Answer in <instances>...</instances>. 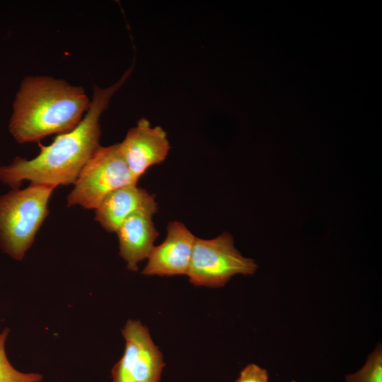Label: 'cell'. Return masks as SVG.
Instances as JSON below:
<instances>
[{
  "mask_svg": "<svg viewBox=\"0 0 382 382\" xmlns=\"http://www.w3.org/2000/svg\"><path fill=\"white\" fill-rule=\"evenodd\" d=\"M119 145L137 181L150 167L164 161L170 149L166 132L160 126H152L146 118L140 119L130 128Z\"/></svg>",
  "mask_w": 382,
  "mask_h": 382,
  "instance_id": "7",
  "label": "cell"
},
{
  "mask_svg": "<svg viewBox=\"0 0 382 382\" xmlns=\"http://www.w3.org/2000/svg\"><path fill=\"white\" fill-rule=\"evenodd\" d=\"M346 382H382V347L378 344L358 371L346 376Z\"/></svg>",
  "mask_w": 382,
  "mask_h": 382,
  "instance_id": "12",
  "label": "cell"
},
{
  "mask_svg": "<svg viewBox=\"0 0 382 382\" xmlns=\"http://www.w3.org/2000/svg\"><path fill=\"white\" fill-rule=\"evenodd\" d=\"M57 187L30 183L0 196V248L22 260L49 214L48 203Z\"/></svg>",
  "mask_w": 382,
  "mask_h": 382,
  "instance_id": "3",
  "label": "cell"
},
{
  "mask_svg": "<svg viewBox=\"0 0 382 382\" xmlns=\"http://www.w3.org/2000/svg\"><path fill=\"white\" fill-rule=\"evenodd\" d=\"M132 69L107 88L95 86L89 108L79 125L58 134L48 146L40 144V151L35 158L28 160L17 156L9 165L0 166V181L11 189L20 188L24 180L55 187L74 184L86 163L100 146V117Z\"/></svg>",
  "mask_w": 382,
  "mask_h": 382,
  "instance_id": "1",
  "label": "cell"
},
{
  "mask_svg": "<svg viewBox=\"0 0 382 382\" xmlns=\"http://www.w3.org/2000/svg\"><path fill=\"white\" fill-rule=\"evenodd\" d=\"M122 334L125 351L111 370L112 382H159L166 364L148 328L139 320H129Z\"/></svg>",
  "mask_w": 382,
  "mask_h": 382,
  "instance_id": "6",
  "label": "cell"
},
{
  "mask_svg": "<svg viewBox=\"0 0 382 382\" xmlns=\"http://www.w3.org/2000/svg\"><path fill=\"white\" fill-rule=\"evenodd\" d=\"M156 202L155 197L137 184L110 192L95 209V220L108 232H116L120 225L137 210Z\"/></svg>",
  "mask_w": 382,
  "mask_h": 382,
  "instance_id": "10",
  "label": "cell"
},
{
  "mask_svg": "<svg viewBox=\"0 0 382 382\" xmlns=\"http://www.w3.org/2000/svg\"><path fill=\"white\" fill-rule=\"evenodd\" d=\"M81 86L51 76H28L16 96L8 130L19 144L73 129L89 108Z\"/></svg>",
  "mask_w": 382,
  "mask_h": 382,
  "instance_id": "2",
  "label": "cell"
},
{
  "mask_svg": "<svg viewBox=\"0 0 382 382\" xmlns=\"http://www.w3.org/2000/svg\"><path fill=\"white\" fill-rule=\"evenodd\" d=\"M158 209L156 202L137 210L118 228L120 255L127 262V268L136 272L138 263L148 258L158 236L153 222V215Z\"/></svg>",
  "mask_w": 382,
  "mask_h": 382,
  "instance_id": "9",
  "label": "cell"
},
{
  "mask_svg": "<svg viewBox=\"0 0 382 382\" xmlns=\"http://www.w3.org/2000/svg\"><path fill=\"white\" fill-rule=\"evenodd\" d=\"M9 331L8 328L0 331V382H41L42 374L19 371L9 361L5 350Z\"/></svg>",
  "mask_w": 382,
  "mask_h": 382,
  "instance_id": "11",
  "label": "cell"
},
{
  "mask_svg": "<svg viewBox=\"0 0 382 382\" xmlns=\"http://www.w3.org/2000/svg\"><path fill=\"white\" fill-rule=\"evenodd\" d=\"M257 268L255 260L243 257L233 236L224 232L212 239L196 237L187 275L195 286L218 288L236 274H254Z\"/></svg>",
  "mask_w": 382,
  "mask_h": 382,
  "instance_id": "5",
  "label": "cell"
},
{
  "mask_svg": "<svg viewBox=\"0 0 382 382\" xmlns=\"http://www.w3.org/2000/svg\"><path fill=\"white\" fill-rule=\"evenodd\" d=\"M121 154L119 143L100 146L86 163L67 196V206L96 209L114 190L137 184Z\"/></svg>",
  "mask_w": 382,
  "mask_h": 382,
  "instance_id": "4",
  "label": "cell"
},
{
  "mask_svg": "<svg viewBox=\"0 0 382 382\" xmlns=\"http://www.w3.org/2000/svg\"><path fill=\"white\" fill-rule=\"evenodd\" d=\"M196 236L181 222L168 224L164 241L154 246L142 271L146 276L187 274Z\"/></svg>",
  "mask_w": 382,
  "mask_h": 382,
  "instance_id": "8",
  "label": "cell"
},
{
  "mask_svg": "<svg viewBox=\"0 0 382 382\" xmlns=\"http://www.w3.org/2000/svg\"><path fill=\"white\" fill-rule=\"evenodd\" d=\"M236 382H269V376L266 369L252 363L243 369Z\"/></svg>",
  "mask_w": 382,
  "mask_h": 382,
  "instance_id": "13",
  "label": "cell"
}]
</instances>
